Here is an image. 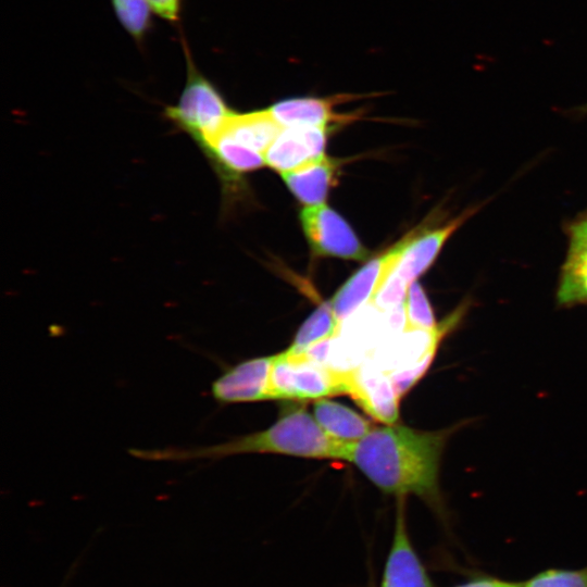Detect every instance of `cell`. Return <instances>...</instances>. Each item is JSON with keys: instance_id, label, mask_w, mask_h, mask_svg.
Listing matches in <instances>:
<instances>
[{"instance_id": "cell-25", "label": "cell", "mask_w": 587, "mask_h": 587, "mask_svg": "<svg viewBox=\"0 0 587 587\" xmlns=\"http://www.w3.org/2000/svg\"><path fill=\"white\" fill-rule=\"evenodd\" d=\"M508 587H523V585H522V583H513V582H509Z\"/></svg>"}, {"instance_id": "cell-12", "label": "cell", "mask_w": 587, "mask_h": 587, "mask_svg": "<svg viewBox=\"0 0 587 587\" xmlns=\"http://www.w3.org/2000/svg\"><path fill=\"white\" fill-rule=\"evenodd\" d=\"M348 395L371 416L386 425L398 420L400 396L389 374L369 364L348 371Z\"/></svg>"}, {"instance_id": "cell-13", "label": "cell", "mask_w": 587, "mask_h": 587, "mask_svg": "<svg viewBox=\"0 0 587 587\" xmlns=\"http://www.w3.org/2000/svg\"><path fill=\"white\" fill-rule=\"evenodd\" d=\"M355 98L352 95L289 98L276 102L267 110L283 127H328L332 123L355 118V115H342L334 111L336 104Z\"/></svg>"}, {"instance_id": "cell-24", "label": "cell", "mask_w": 587, "mask_h": 587, "mask_svg": "<svg viewBox=\"0 0 587 587\" xmlns=\"http://www.w3.org/2000/svg\"><path fill=\"white\" fill-rule=\"evenodd\" d=\"M573 111L575 112V114H579V115L587 114V103L575 108Z\"/></svg>"}, {"instance_id": "cell-8", "label": "cell", "mask_w": 587, "mask_h": 587, "mask_svg": "<svg viewBox=\"0 0 587 587\" xmlns=\"http://www.w3.org/2000/svg\"><path fill=\"white\" fill-rule=\"evenodd\" d=\"M480 207L482 204L467 208L440 226L416 229L394 271L411 285L434 264L449 238L476 214Z\"/></svg>"}, {"instance_id": "cell-5", "label": "cell", "mask_w": 587, "mask_h": 587, "mask_svg": "<svg viewBox=\"0 0 587 587\" xmlns=\"http://www.w3.org/2000/svg\"><path fill=\"white\" fill-rule=\"evenodd\" d=\"M300 221L305 238L315 254L344 260H365L369 250L348 222L326 204L304 207Z\"/></svg>"}, {"instance_id": "cell-17", "label": "cell", "mask_w": 587, "mask_h": 587, "mask_svg": "<svg viewBox=\"0 0 587 587\" xmlns=\"http://www.w3.org/2000/svg\"><path fill=\"white\" fill-rule=\"evenodd\" d=\"M339 330L330 302L319 305L298 329L291 346L286 350L301 354L312 347L332 339Z\"/></svg>"}, {"instance_id": "cell-16", "label": "cell", "mask_w": 587, "mask_h": 587, "mask_svg": "<svg viewBox=\"0 0 587 587\" xmlns=\"http://www.w3.org/2000/svg\"><path fill=\"white\" fill-rule=\"evenodd\" d=\"M314 419L333 438L355 442L371 430V424L355 411L338 402L319 399L313 404Z\"/></svg>"}, {"instance_id": "cell-10", "label": "cell", "mask_w": 587, "mask_h": 587, "mask_svg": "<svg viewBox=\"0 0 587 587\" xmlns=\"http://www.w3.org/2000/svg\"><path fill=\"white\" fill-rule=\"evenodd\" d=\"M328 127H283L264 152L265 164L280 174L324 157Z\"/></svg>"}, {"instance_id": "cell-22", "label": "cell", "mask_w": 587, "mask_h": 587, "mask_svg": "<svg viewBox=\"0 0 587 587\" xmlns=\"http://www.w3.org/2000/svg\"><path fill=\"white\" fill-rule=\"evenodd\" d=\"M152 11L160 18L177 24L180 20L183 0H148Z\"/></svg>"}, {"instance_id": "cell-19", "label": "cell", "mask_w": 587, "mask_h": 587, "mask_svg": "<svg viewBox=\"0 0 587 587\" xmlns=\"http://www.w3.org/2000/svg\"><path fill=\"white\" fill-rule=\"evenodd\" d=\"M403 311L405 332L429 330L437 326L428 297L417 280L409 286Z\"/></svg>"}, {"instance_id": "cell-15", "label": "cell", "mask_w": 587, "mask_h": 587, "mask_svg": "<svg viewBox=\"0 0 587 587\" xmlns=\"http://www.w3.org/2000/svg\"><path fill=\"white\" fill-rule=\"evenodd\" d=\"M283 129L268 110L234 112L220 128L237 141L264 154Z\"/></svg>"}, {"instance_id": "cell-1", "label": "cell", "mask_w": 587, "mask_h": 587, "mask_svg": "<svg viewBox=\"0 0 587 587\" xmlns=\"http://www.w3.org/2000/svg\"><path fill=\"white\" fill-rule=\"evenodd\" d=\"M450 432H422L399 425L374 427L351 445L352 462L387 494L438 499V469Z\"/></svg>"}, {"instance_id": "cell-20", "label": "cell", "mask_w": 587, "mask_h": 587, "mask_svg": "<svg viewBox=\"0 0 587 587\" xmlns=\"http://www.w3.org/2000/svg\"><path fill=\"white\" fill-rule=\"evenodd\" d=\"M522 585L523 587H587V566L546 569L524 580Z\"/></svg>"}, {"instance_id": "cell-14", "label": "cell", "mask_w": 587, "mask_h": 587, "mask_svg": "<svg viewBox=\"0 0 587 587\" xmlns=\"http://www.w3.org/2000/svg\"><path fill=\"white\" fill-rule=\"evenodd\" d=\"M338 164L325 155L282 174L291 193L305 207L322 204L337 182Z\"/></svg>"}, {"instance_id": "cell-11", "label": "cell", "mask_w": 587, "mask_h": 587, "mask_svg": "<svg viewBox=\"0 0 587 587\" xmlns=\"http://www.w3.org/2000/svg\"><path fill=\"white\" fill-rule=\"evenodd\" d=\"M569 248L561 267L557 302L570 307L587 303V210L565 227Z\"/></svg>"}, {"instance_id": "cell-2", "label": "cell", "mask_w": 587, "mask_h": 587, "mask_svg": "<svg viewBox=\"0 0 587 587\" xmlns=\"http://www.w3.org/2000/svg\"><path fill=\"white\" fill-rule=\"evenodd\" d=\"M330 437L307 411L282 416L268 428L229 441L191 448L130 449L136 458L150 461L216 460L241 453H282L315 459L349 461L351 445Z\"/></svg>"}, {"instance_id": "cell-21", "label": "cell", "mask_w": 587, "mask_h": 587, "mask_svg": "<svg viewBox=\"0 0 587 587\" xmlns=\"http://www.w3.org/2000/svg\"><path fill=\"white\" fill-rule=\"evenodd\" d=\"M409 284L396 272H392L383 282L370 300L378 311L390 312L403 307Z\"/></svg>"}, {"instance_id": "cell-3", "label": "cell", "mask_w": 587, "mask_h": 587, "mask_svg": "<svg viewBox=\"0 0 587 587\" xmlns=\"http://www.w3.org/2000/svg\"><path fill=\"white\" fill-rule=\"evenodd\" d=\"M186 82L178 100L164 107V118L200 148L234 113L220 89L197 67L185 39Z\"/></svg>"}, {"instance_id": "cell-18", "label": "cell", "mask_w": 587, "mask_h": 587, "mask_svg": "<svg viewBox=\"0 0 587 587\" xmlns=\"http://www.w3.org/2000/svg\"><path fill=\"white\" fill-rule=\"evenodd\" d=\"M116 20L123 29L141 46L152 28V8L148 0H111Z\"/></svg>"}, {"instance_id": "cell-4", "label": "cell", "mask_w": 587, "mask_h": 587, "mask_svg": "<svg viewBox=\"0 0 587 587\" xmlns=\"http://www.w3.org/2000/svg\"><path fill=\"white\" fill-rule=\"evenodd\" d=\"M349 391L348 371L341 372L305 354L284 351L273 355L271 400H319Z\"/></svg>"}, {"instance_id": "cell-7", "label": "cell", "mask_w": 587, "mask_h": 587, "mask_svg": "<svg viewBox=\"0 0 587 587\" xmlns=\"http://www.w3.org/2000/svg\"><path fill=\"white\" fill-rule=\"evenodd\" d=\"M272 365L273 355L248 359L229 367L211 384L212 397L224 404L270 400Z\"/></svg>"}, {"instance_id": "cell-6", "label": "cell", "mask_w": 587, "mask_h": 587, "mask_svg": "<svg viewBox=\"0 0 587 587\" xmlns=\"http://www.w3.org/2000/svg\"><path fill=\"white\" fill-rule=\"evenodd\" d=\"M415 232L416 229L412 230L395 246L366 262L338 289L329 302L339 325L362 304L370 302L373 295L397 265Z\"/></svg>"}, {"instance_id": "cell-9", "label": "cell", "mask_w": 587, "mask_h": 587, "mask_svg": "<svg viewBox=\"0 0 587 587\" xmlns=\"http://www.w3.org/2000/svg\"><path fill=\"white\" fill-rule=\"evenodd\" d=\"M380 587H434L407 530L404 502L397 505L391 547L383 571Z\"/></svg>"}, {"instance_id": "cell-23", "label": "cell", "mask_w": 587, "mask_h": 587, "mask_svg": "<svg viewBox=\"0 0 587 587\" xmlns=\"http://www.w3.org/2000/svg\"><path fill=\"white\" fill-rule=\"evenodd\" d=\"M509 582L489 575H476L451 587H508Z\"/></svg>"}]
</instances>
